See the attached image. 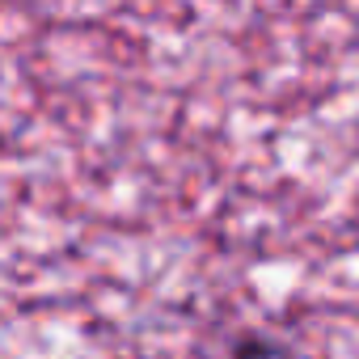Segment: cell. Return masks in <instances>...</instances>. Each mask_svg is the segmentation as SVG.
I'll use <instances>...</instances> for the list:
<instances>
[{
  "label": "cell",
  "instance_id": "cell-1",
  "mask_svg": "<svg viewBox=\"0 0 359 359\" xmlns=\"http://www.w3.org/2000/svg\"><path fill=\"white\" fill-rule=\"evenodd\" d=\"M233 359H296L283 342H275V338H266V334H250V338H241L237 346H233Z\"/></svg>",
  "mask_w": 359,
  "mask_h": 359
}]
</instances>
